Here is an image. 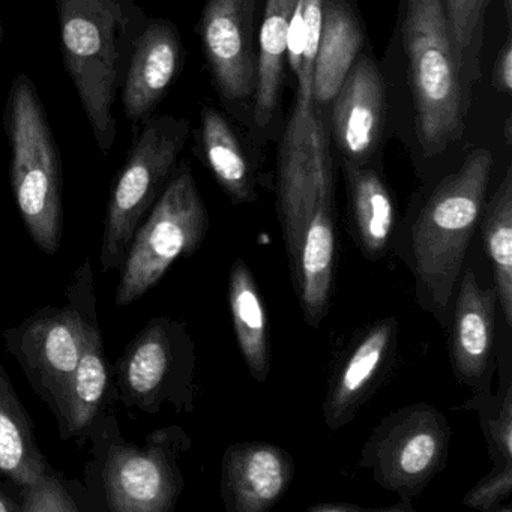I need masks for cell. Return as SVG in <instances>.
Listing matches in <instances>:
<instances>
[{"label":"cell","instance_id":"cell-1","mask_svg":"<svg viewBox=\"0 0 512 512\" xmlns=\"http://www.w3.org/2000/svg\"><path fill=\"white\" fill-rule=\"evenodd\" d=\"M494 158L473 149L397 224L391 250L409 269L415 301L448 329L452 299L487 199Z\"/></svg>","mask_w":512,"mask_h":512},{"label":"cell","instance_id":"cell-2","mask_svg":"<svg viewBox=\"0 0 512 512\" xmlns=\"http://www.w3.org/2000/svg\"><path fill=\"white\" fill-rule=\"evenodd\" d=\"M94 460L88 488L110 512H172L185 487L181 460L193 442L178 425L158 428L143 445L121 436L115 416L106 415L91 433Z\"/></svg>","mask_w":512,"mask_h":512},{"label":"cell","instance_id":"cell-3","mask_svg":"<svg viewBox=\"0 0 512 512\" xmlns=\"http://www.w3.org/2000/svg\"><path fill=\"white\" fill-rule=\"evenodd\" d=\"M403 34L416 134L424 157L434 158L463 134L460 71L442 0H409Z\"/></svg>","mask_w":512,"mask_h":512},{"label":"cell","instance_id":"cell-4","mask_svg":"<svg viewBox=\"0 0 512 512\" xmlns=\"http://www.w3.org/2000/svg\"><path fill=\"white\" fill-rule=\"evenodd\" d=\"M67 307H44L4 332L5 346L25 371L35 394L50 407L59 428L85 338L89 307L97 302L91 260L86 257L67 290Z\"/></svg>","mask_w":512,"mask_h":512},{"label":"cell","instance_id":"cell-5","mask_svg":"<svg viewBox=\"0 0 512 512\" xmlns=\"http://www.w3.org/2000/svg\"><path fill=\"white\" fill-rule=\"evenodd\" d=\"M10 130L11 182L20 215L35 245L53 256L64 232L61 163L43 106L25 76L11 91Z\"/></svg>","mask_w":512,"mask_h":512},{"label":"cell","instance_id":"cell-6","mask_svg":"<svg viewBox=\"0 0 512 512\" xmlns=\"http://www.w3.org/2000/svg\"><path fill=\"white\" fill-rule=\"evenodd\" d=\"M65 64L104 155L116 136L112 115L118 89L122 0H58Z\"/></svg>","mask_w":512,"mask_h":512},{"label":"cell","instance_id":"cell-7","mask_svg":"<svg viewBox=\"0 0 512 512\" xmlns=\"http://www.w3.org/2000/svg\"><path fill=\"white\" fill-rule=\"evenodd\" d=\"M208 230V209L190 167L184 164L167 182L131 239L119 268L116 305L127 307L154 289L176 260L202 247Z\"/></svg>","mask_w":512,"mask_h":512},{"label":"cell","instance_id":"cell-8","mask_svg":"<svg viewBox=\"0 0 512 512\" xmlns=\"http://www.w3.org/2000/svg\"><path fill=\"white\" fill-rule=\"evenodd\" d=\"M122 404L149 415L163 406L193 412L196 403V346L187 325L172 317L149 320L116 361Z\"/></svg>","mask_w":512,"mask_h":512},{"label":"cell","instance_id":"cell-9","mask_svg":"<svg viewBox=\"0 0 512 512\" xmlns=\"http://www.w3.org/2000/svg\"><path fill=\"white\" fill-rule=\"evenodd\" d=\"M452 430L446 416L428 403L410 404L386 415L362 446L359 467L383 490L410 502L445 469Z\"/></svg>","mask_w":512,"mask_h":512},{"label":"cell","instance_id":"cell-10","mask_svg":"<svg viewBox=\"0 0 512 512\" xmlns=\"http://www.w3.org/2000/svg\"><path fill=\"white\" fill-rule=\"evenodd\" d=\"M187 139V124L170 116L143 128L107 205L100 262L103 272L121 268L131 239L170 181Z\"/></svg>","mask_w":512,"mask_h":512},{"label":"cell","instance_id":"cell-11","mask_svg":"<svg viewBox=\"0 0 512 512\" xmlns=\"http://www.w3.org/2000/svg\"><path fill=\"white\" fill-rule=\"evenodd\" d=\"M497 293L482 287L478 274L464 266L449 317V359L452 373L470 391H490L496 370Z\"/></svg>","mask_w":512,"mask_h":512},{"label":"cell","instance_id":"cell-12","mask_svg":"<svg viewBox=\"0 0 512 512\" xmlns=\"http://www.w3.org/2000/svg\"><path fill=\"white\" fill-rule=\"evenodd\" d=\"M398 320L394 316L368 326L341 356L329 379L323 419L331 431L349 425L394 367Z\"/></svg>","mask_w":512,"mask_h":512},{"label":"cell","instance_id":"cell-13","mask_svg":"<svg viewBox=\"0 0 512 512\" xmlns=\"http://www.w3.org/2000/svg\"><path fill=\"white\" fill-rule=\"evenodd\" d=\"M334 181L328 137L316 115L310 133L301 140H283L278 161V217L289 263H293L302 233L323 185Z\"/></svg>","mask_w":512,"mask_h":512},{"label":"cell","instance_id":"cell-14","mask_svg":"<svg viewBox=\"0 0 512 512\" xmlns=\"http://www.w3.org/2000/svg\"><path fill=\"white\" fill-rule=\"evenodd\" d=\"M254 0H206L202 40L221 94L241 100L256 91Z\"/></svg>","mask_w":512,"mask_h":512},{"label":"cell","instance_id":"cell-15","mask_svg":"<svg viewBox=\"0 0 512 512\" xmlns=\"http://www.w3.org/2000/svg\"><path fill=\"white\" fill-rule=\"evenodd\" d=\"M289 451L269 442L227 446L221 461V499L227 512H266L274 508L295 478Z\"/></svg>","mask_w":512,"mask_h":512},{"label":"cell","instance_id":"cell-16","mask_svg":"<svg viewBox=\"0 0 512 512\" xmlns=\"http://www.w3.org/2000/svg\"><path fill=\"white\" fill-rule=\"evenodd\" d=\"M335 182L323 185L302 233L301 247L290 263L293 286L305 323L319 329L331 308L337 260Z\"/></svg>","mask_w":512,"mask_h":512},{"label":"cell","instance_id":"cell-17","mask_svg":"<svg viewBox=\"0 0 512 512\" xmlns=\"http://www.w3.org/2000/svg\"><path fill=\"white\" fill-rule=\"evenodd\" d=\"M385 94L379 70L371 59L353 64L334 98L335 139L346 166L364 167L382 136Z\"/></svg>","mask_w":512,"mask_h":512},{"label":"cell","instance_id":"cell-18","mask_svg":"<svg viewBox=\"0 0 512 512\" xmlns=\"http://www.w3.org/2000/svg\"><path fill=\"white\" fill-rule=\"evenodd\" d=\"M112 373L104 353L103 335L98 325L97 302L86 316L85 338L68 394L67 418L59 428L62 440L91 436L112 394Z\"/></svg>","mask_w":512,"mask_h":512},{"label":"cell","instance_id":"cell-19","mask_svg":"<svg viewBox=\"0 0 512 512\" xmlns=\"http://www.w3.org/2000/svg\"><path fill=\"white\" fill-rule=\"evenodd\" d=\"M181 62V41L173 25L152 23L137 43L124 89V106L131 121H139L160 103Z\"/></svg>","mask_w":512,"mask_h":512},{"label":"cell","instance_id":"cell-20","mask_svg":"<svg viewBox=\"0 0 512 512\" xmlns=\"http://www.w3.org/2000/svg\"><path fill=\"white\" fill-rule=\"evenodd\" d=\"M349 182L350 233L368 262H382L391 251L397 209L391 191L374 170L346 166Z\"/></svg>","mask_w":512,"mask_h":512},{"label":"cell","instance_id":"cell-21","mask_svg":"<svg viewBox=\"0 0 512 512\" xmlns=\"http://www.w3.org/2000/svg\"><path fill=\"white\" fill-rule=\"evenodd\" d=\"M49 469L29 413L0 364V475L23 488L37 482Z\"/></svg>","mask_w":512,"mask_h":512},{"label":"cell","instance_id":"cell-22","mask_svg":"<svg viewBox=\"0 0 512 512\" xmlns=\"http://www.w3.org/2000/svg\"><path fill=\"white\" fill-rule=\"evenodd\" d=\"M227 296L236 341L245 365L256 382L265 383L271 373L268 317L253 272L242 259L232 263Z\"/></svg>","mask_w":512,"mask_h":512},{"label":"cell","instance_id":"cell-23","mask_svg":"<svg viewBox=\"0 0 512 512\" xmlns=\"http://www.w3.org/2000/svg\"><path fill=\"white\" fill-rule=\"evenodd\" d=\"M355 17L341 2H325L319 52L314 65V107L334 101L361 49Z\"/></svg>","mask_w":512,"mask_h":512},{"label":"cell","instance_id":"cell-24","mask_svg":"<svg viewBox=\"0 0 512 512\" xmlns=\"http://www.w3.org/2000/svg\"><path fill=\"white\" fill-rule=\"evenodd\" d=\"M482 245L493 269L494 289L506 328H512V169L490 199H485L478 221Z\"/></svg>","mask_w":512,"mask_h":512},{"label":"cell","instance_id":"cell-25","mask_svg":"<svg viewBox=\"0 0 512 512\" xmlns=\"http://www.w3.org/2000/svg\"><path fill=\"white\" fill-rule=\"evenodd\" d=\"M296 5L298 0H266L254 104V119L260 127L268 124L277 107L287 56V35Z\"/></svg>","mask_w":512,"mask_h":512},{"label":"cell","instance_id":"cell-26","mask_svg":"<svg viewBox=\"0 0 512 512\" xmlns=\"http://www.w3.org/2000/svg\"><path fill=\"white\" fill-rule=\"evenodd\" d=\"M202 142L209 169L232 203L254 202L257 194L250 166L232 128L215 109L203 110Z\"/></svg>","mask_w":512,"mask_h":512},{"label":"cell","instance_id":"cell-27","mask_svg":"<svg viewBox=\"0 0 512 512\" xmlns=\"http://www.w3.org/2000/svg\"><path fill=\"white\" fill-rule=\"evenodd\" d=\"M304 22V38H302V53L298 77V92L292 119L287 127L284 139L301 140L310 133L316 112H314L313 79L314 65L319 52L320 34H322L323 8L325 0H299Z\"/></svg>","mask_w":512,"mask_h":512},{"label":"cell","instance_id":"cell-28","mask_svg":"<svg viewBox=\"0 0 512 512\" xmlns=\"http://www.w3.org/2000/svg\"><path fill=\"white\" fill-rule=\"evenodd\" d=\"M500 377L499 391L475 392L463 409L478 413L493 466H512V377L509 361Z\"/></svg>","mask_w":512,"mask_h":512},{"label":"cell","instance_id":"cell-29","mask_svg":"<svg viewBox=\"0 0 512 512\" xmlns=\"http://www.w3.org/2000/svg\"><path fill=\"white\" fill-rule=\"evenodd\" d=\"M20 512H80L83 506L62 475L50 467L37 482L20 488Z\"/></svg>","mask_w":512,"mask_h":512},{"label":"cell","instance_id":"cell-30","mask_svg":"<svg viewBox=\"0 0 512 512\" xmlns=\"http://www.w3.org/2000/svg\"><path fill=\"white\" fill-rule=\"evenodd\" d=\"M487 4L488 0H445L443 10L458 70L463 67L464 58L481 29Z\"/></svg>","mask_w":512,"mask_h":512},{"label":"cell","instance_id":"cell-31","mask_svg":"<svg viewBox=\"0 0 512 512\" xmlns=\"http://www.w3.org/2000/svg\"><path fill=\"white\" fill-rule=\"evenodd\" d=\"M512 466H493V469L464 496L463 505L484 512H511Z\"/></svg>","mask_w":512,"mask_h":512},{"label":"cell","instance_id":"cell-32","mask_svg":"<svg viewBox=\"0 0 512 512\" xmlns=\"http://www.w3.org/2000/svg\"><path fill=\"white\" fill-rule=\"evenodd\" d=\"M494 88L502 94H509L512 88V43L511 38L505 41L499 55H497L496 64H494L493 73Z\"/></svg>","mask_w":512,"mask_h":512},{"label":"cell","instance_id":"cell-33","mask_svg":"<svg viewBox=\"0 0 512 512\" xmlns=\"http://www.w3.org/2000/svg\"><path fill=\"white\" fill-rule=\"evenodd\" d=\"M308 512H356V511H367V508L355 505V503H343V502H326L317 503V505L310 506L307 509Z\"/></svg>","mask_w":512,"mask_h":512},{"label":"cell","instance_id":"cell-34","mask_svg":"<svg viewBox=\"0 0 512 512\" xmlns=\"http://www.w3.org/2000/svg\"><path fill=\"white\" fill-rule=\"evenodd\" d=\"M0 512H20V502L0 487Z\"/></svg>","mask_w":512,"mask_h":512}]
</instances>
